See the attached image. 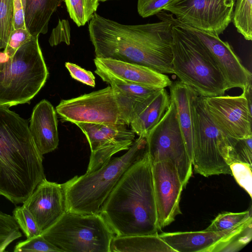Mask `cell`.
Segmentation results:
<instances>
[{
    "instance_id": "1",
    "label": "cell",
    "mask_w": 252,
    "mask_h": 252,
    "mask_svg": "<svg viewBox=\"0 0 252 252\" xmlns=\"http://www.w3.org/2000/svg\"><path fill=\"white\" fill-rule=\"evenodd\" d=\"M160 20L127 25L94 13L88 30L95 57L142 65L165 74H174L172 24Z\"/></svg>"
},
{
    "instance_id": "2",
    "label": "cell",
    "mask_w": 252,
    "mask_h": 252,
    "mask_svg": "<svg viewBox=\"0 0 252 252\" xmlns=\"http://www.w3.org/2000/svg\"><path fill=\"white\" fill-rule=\"evenodd\" d=\"M98 214L115 236L158 234L152 162L146 149L124 173Z\"/></svg>"
},
{
    "instance_id": "3",
    "label": "cell",
    "mask_w": 252,
    "mask_h": 252,
    "mask_svg": "<svg viewBox=\"0 0 252 252\" xmlns=\"http://www.w3.org/2000/svg\"><path fill=\"white\" fill-rule=\"evenodd\" d=\"M171 23L174 74L199 96L223 95L227 87L210 51L193 33Z\"/></svg>"
},
{
    "instance_id": "4",
    "label": "cell",
    "mask_w": 252,
    "mask_h": 252,
    "mask_svg": "<svg viewBox=\"0 0 252 252\" xmlns=\"http://www.w3.org/2000/svg\"><path fill=\"white\" fill-rule=\"evenodd\" d=\"M146 149V137L139 136L124 155L110 160L99 169L64 183L66 212L98 214L104 202L126 171Z\"/></svg>"
},
{
    "instance_id": "5",
    "label": "cell",
    "mask_w": 252,
    "mask_h": 252,
    "mask_svg": "<svg viewBox=\"0 0 252 252\" xmlns=\"http://www.w3.org/2000/svg\"><path fill=\"white\" fill-rule=\"evenodd\" d=\"M38 37L32 36L14 56L0 49V104L29 103L45 85L49 71Z\"/></svg>"
},
{
    "instance_id": "6",
    "label": "cell",
    "mask_w": 252,
    "mask_h": 252,
    "mask_svg": "<svg viewBox=\"0 0 252 252\" xmlns=\"http://www.w3.org/2000/svg\"><path fill=\"white\" fill-rule=\"evenodd\" d=\"M41 234L62 252H110L115 236L99 214L70 212Z\"/></svg>"
},
{
    "instance_id": "7",
    "label": "cell",
    "mask_w": 252,
    "mask_h": 252,
    "mask_svg": "<svg viewBox=\"0 0 252 252\" xmlns=\"http://www.w3.org/2000/svg\"><path fill=\"white\" fill-rule=\"evenodd\" d=\"M193 148L192 164L195 173L205 177L230 174L226 162L229 138L214 124L203 97L196 94L192 102Z\"/></svg>"
},
{
    "instance_id": "8",
    "label": "cell",
    "mask_w": 252,
    "mask_h": 252,
    "mask_svg": "<svg viewBox=\"0 0 252 252\" xmlns=\"http://www.w3.org/2000/svg\"><path fill=\"white\" fill-rule=\"evenodd\" d=\"M146 139V150L152 163L165 160L171 162L185 188L192 175V164L180 129L176 106L171 98L168 109Z\"/></svg>"
},
{
    "instance_id": "9",
    "label": "cell",
    "mask_w": 252,
    "mask_h": 252,
    "mask_svg": "<svg viewBox=\"0 0 252 252\" xmlns=\"http://www.w3.org/2000/svg\"><path fill=\"white\" fill-rule=\"evenodd\" d=\"M159 236L176 252H236L252 239V217L226 230L162 232Z\"/></svg>"
},
{
    "instance_id": "10",
    "label": "cell",
    "mask_w": 252,
    "mask_h": 252,
    "mask_svg": "<svg viewBox=\"0 0 252 252\" xmlns=\"http://www.w3.org/2000/svg\"><path fill=\"white\" fill-rule=\"evenodd\" d=\"M56 111L62 122L126 125L117 98L110 86L62 100L56 106Z\"/></svg>"
},
{
    "instance_id": "11",
    "label": "cell",
    "mask_w": 252,
    "mask_h": 252,
    "mask_svg": "<svg viewBox=\"0 0 252 252\" xmlns=\"http://www.w3.org/2000/svg\"><path fill=\"white\" fill-rule=\"evenodd\" d=\"M235 0H172L163 10L201 31L219 35L232 22Z\"/></svg>"
},
{
    "instance_id": "12",
    "label": "cell",
    "mask_w": 252,
    "mask_h": 252,
    "mask_svg": "<svg viewBox=\"0 0 252 252\" xmlns=\"http://www.w3.org/2000/svg\"><path fill=\"white\" fill-rule=\"evenodd\" d=\"M75 125L85 134L90 146L86 173L99 169L115 154L128 150L134 141L135 133L124 124L77 123Z\"/></svg>"
},
{
    "instance_id": "13",
    "label": "cell",
    "mask_w": 252,
    "mask_h": 252,
    "mask_svg": "<svg viewBox=\"0 0 252 252\" xmlns=\"http://www.w3.org/2000/svg\"><path fill=\"white\" fill-rule=\"evenodd\" d=\"M210 118L225 135L235 139L252 136V109L245 93L237 96L203 97Z\"/></svg>"
},
{
    "instance_id": "14",
    "label": "cell",
    "mask_w": 252,
    "mask_h": 252,
    "mask_svg": "<svg viewBox=\"0 0 252 252\" xmlns=\"http://www.w3.org/2000/svg\"><path fill=\"white\" fill-rule=\"evenodd\" d=\"M157 15L160 20L164 19L178 25L199 38L214 58L228 90L239 88L243 91L252 83V73L242 64L227 42L221 40L218 35L201 31L179 21L172 14L160 11Z\"/></svg>"
},
{
    "instance_id": "15",
    "label": "cell",
    "mask_w": 252,
    "mask_h": 252,
    "mask_svg": "<svg viewBox=\"0 0 252 252\" xmlns=\"http://www.w3.org/2000/svg\"><path fill=\"white\" fill-rule=\"evenodd\" d=\"M158 225L161 229L182 214L180 202L184 188L174 165L168 160L152 163Z\"/></svg>"
},
{
    "instance_id": "16",
    "label": "cell",
    "mask_w": 252,
    "mask_h": 252,
    "mask_svg": "<svg viewBox=\"0 0 252 252\" xmlns=\"http://www.w3.org/2000/svg\"><path fill=\"white\" fill-rule=\"evenodd\" d=\"M23 205L32 214L42 233L66 212L64 183L60 184L43 179Z\"/></svg>"
},
{
    "instance_id": "17",
    "label": "cell",
    "mask_w": 252,
    "mask_h": 252,
    "mask_svg": "<svg viewBox=\"0 0 252 252\" xmlns=\"http://www.w3.org/2000/svg\"><path fill=\"white\" fill-rule=\"evenodd\" d=\"M94 61L96 68L127 82L158 89L172 83L165 74L146 66L110 58L95 57Z\"/></svg>"
},
{
    "instance_id": "18",
    "label": "cell",
    "mask_w": 252,
    "mask_h": 252,
    "mask_svg": "<svg viewBox=\"0 0 252 252\" xmlns=\"http://www.w3.org/2000/svg\"><path fill=\"white\" fill-rule=\"evenodd\" d=\"M94 72L114 90L126 126L159 90L124 81L99 68Z\"/></svg>"
},
{
    "instance_id": "19",
    "label": "cell",
    "mask_w": 252,
    "mask_h": 252,
    "mask_svg": "<svg viewBox=\"0 0 252 252\" xmlns=\"http://www.w3.org/2000/svg\"><path fill=\"white\" fill-rule=\"evenodd\" d=\"M56 111L46 99L33 108L29 128L39 153L43 156L54 151L59 144Z\"/></svg>"
},
{
    "instance_id": "20",
    "label": "cell",
    "mask_w": 252,
    "mask_h": 252,
    "mask_svg": "<svg viewBox=\"0 0 252 252\" xmlns=\"http://www.w3.org/2000/svg\"><path fill=\"white\" fill-rule=\"evenodd\" d=\"M170 90V97L175 103L180 129L192 161L193 148L192 102L197 94L181 81L172 83Z\"/></svg>"
},
{
    "instance_id": "21",
    "label": "cell",
    "mask_w": 252,
    "mask_h": 252,
    "mask_svg": "<svg viewBox=\"0 0 252 252\" xmlns=\"http://www.w3.org/2000/svg\"><path fill=\"white\" fill-rule=\"evenodd\" d=\"M170 103V97L165 88L158 90L133 118L129 125L131 129L139 136L146 137L161 120Z\"/></svg>"
},
{
    "instance_id": "22",
    "label": "cell",
    "mask_w": 252,
    "mask_h": 252,
    "mask_svg": "<svg viewBox=\"0 0 252 252\" xmlns=\"http://www.w3.org/2000/svg\"><path fill=\"white\" fill-rule=\"evenodd\" d=\"M64 0H25V24L33 36L45 34L49 21Z\"/></svg>"
},
{
    "instance_id": "23",
    "label": "cell",
    "mask_w": 252,
    "mask_h": 252,
    "mask_svg": "<svg viewBox=\"0 0 252 252\" xmlns=\"http://www.w3.org/2000/svg\"><path fill=\"white\" fill-rule=\"evenodd\" d=\"M176 252L159 236L136 235L114 236L110 243V252Z\"/></svg>"
},
{
    "instance_id": "24",
    "label": "cell",
    "mask_w": 252,
    "mask_h": 252,
    "mask_svg": "<svg viewBox=\"0 0 252 252\" xmlns=\"http://www.w3.org/2000/svg\"><path fill=\"white\" fill-rule=\"evenodd\" d=\"M252 0H236L232 21L245 39H252Z\"/></svg>"
},
{
    "instance_id": "25",
    "label": "cell",
    "mask_w": 252,
    "mask_h": 252,
    "mask_svg": "<svg viewBox=\"0 0 252 252\" xmlns=\"http://www.w3.org/2000/svg\"><path fill=\"white\" fill-rule=\"evenodd\" d=\"M70 18L77 26L85 25L93 17L99 0H64Z\"/></svg>"
},
{
    "instance_id": "26",
    "label": "cell",
    "mask_w": 252,
    "mask_h": 252,
    "mask_svg": "<svg viewBox=\"0 0 252 252\" xmlns=\"http://www.w3.org/2000/svg\"><path fill=\"white\" fill-rule=\"evenodd\" d=\"M228 143L226 163L230 165L234 162H243L252 167V136L241 139L229 137Z\"/></svg>"
},
{
    "instance_id": "27",
    "label": "cell",
    "mask_w": 252,
    "mask_h": 252,
    "mask_svg": "<svg viewBox=\"0 0 252 252\" xmlns=\"http://www.w3.org/2000/svg\"><path fill=\"white\" fill-rule=\"evenodd\" d=\"M251 216V209L238 213L223 212L219 214L205 230L220 231L230 229Z\"/></svg>"
},
{
    "instance_id": "28",
    "label": "cell",
    "mask_w": 252,
    "mask_h": 252,
    "mask_svg": "<svg viewBox=\"0 0 252 252\" xmlns=\"http://www.w3.org/2000/svg\"><path fill=\"white\" fill-rule=\"evenodd\" d=\"M20 229L13 216L0 211V252H5L12 242L22 237Z\"/></svg>"
},
{
    "instance_id": "29",
    "label": "cell",
    "mask_w": 252,
    "mask_h": 252,
    "mask_svg": "<svg viewBox=\"0 0 252 252\" xmlns=\"http://www.w3.org/2000/svg\"><path fill=\"white\" fill-rule=\"evenodd\" d=\"M14 0H0V49L4 48L13 30Z\"/></svg>"
},
{
    "instance_id": "30",
    "label": "cell",
    "mask_w": 252,
    "mask_h": 252,
    "mask_svg": "<svg viewBox=\"0 0 252 252\" xmlns=\"http://www.w3.org/2000/svg\"><path fill=\"white\" fill-rule=\"evenodd\" d=\"M13 217L27 238L41 234L33 217L24 205L15 207L13 211Z\"/></svg>"
},
{
    "instance_id": "31",
    "label": "cell",
    "mask_w": 252,
    "mask_h": 252,
    "mask_svg": "<svg viewBox=\"0 0 252 252\" xmlns=\"http://www.w3.org/2000/svg\"><path fill=\"white\" fill-rule=\"evenodd\" d=\"M13 251L14 252H62L41 234L19 242L14 247Z\"/></svg>"
},
{
    "instance_id": "32",
    "label": "cell",
    "mask_w": 252,
    "mask_h": 252,
    "mask_svg": "<svg viewBox=\"0 0 252 252\" xmlns=\"http://www.w3.org/2000/svg\"><path fill=\"white\" fill-rule=\"evenodd\" d=\"M232 175L238 184L252 197V167L243 162H234L230 165Z\"/></svg>"
},
{
    "instance_id": "33",
    "label": "cell",
    "mask_w": 252,
    "mask_h": 252,
    "mask_svg": "<svg viewBox=\"0 0 252 252\" xmlns=\"http://www.w3.org/2000/svg\"><path fill=\"white\" fill-rule=\"evenodd\" d=\"M33 36L26 28L13 29L10 33L6 46L3 51L14 56L18 49L23 44L31 39Z\"/></svg>"
},
{
    "instance_id": "34",
    "label": "cell",
    "mask_w": 252,
    "mask_h": 252,
    "mask_svg": "<svg viewBox=\"0 0 252 252\" xmlns=\"http://www.w3.org/2000/svg\"><path fill=\"white\" fill-rule=\"evenodd\" d=\"M172 0H138L137 11L140 16L146 18L157 15Z\"/></svg>"
},
{
    "instance_id": "35",
    "label": "cell",
    "mask_w": 252,
    "mask_h": 252,
    "mask_svg": "<svg viewBox=\"0 0 252 252\" xmlns=\"http://www.w3.org/2000/svg\"><path fill=\"white\" fill-rule=\"evenodd\" d=\"M65 66L73 79L86 85L95 87V77L91 71L70 62H66Z\"/></svg>"
},
{
    "instance_id": "36",
    "label": "cell",
    "mask_w": 252,
    "mask_h": 252,
    "mask_svg": "<svg viewBox=\"0 0 252 252\" xmlns=\"http://www.w3.org/2000/svg\"><path fill=\"white\" fill-rule=\"evenodd\" d=\"M70 27L67 20L59 21L57 27L52 32L49 42L51 46L58 45L61 42L70 44Z\"/></svg>"
},
{
    "instance_id": "37",
    "label": "cell",
    "mask_w": 252,
    "mask_h": 252,
    "mask_svg": "<svg viewBox=\"0 0 252 252\" xmlns=\"http://www.w3.org/2000/svg\"><path fill=\"white\" fill-rule=\"evenodd\" d=\"M25 7V0H14L13 29L26 28Z\"/></svg>"
},
{
    "instance_id": "38",
    "label": "cell",
    "mask_w": 252,
    "mask_h": 252,
    "mask_svg": "<svg viewBox=\"0 0 252 252\" xmlns=\"http://www.w3.org/2000/svg\"><path fill=\"white\" fill-rule=\"evenodd\" d=\"M99 0V1H100L103 2V1H107V0Z\"/></svg>"
}]
</instances>
